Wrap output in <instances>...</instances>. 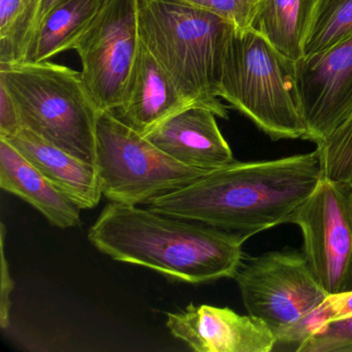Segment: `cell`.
<instances>
[{
	"mask_svg": "<svg viewBox=\"0 0 352 352\" xmlns=\"http://www.w3.org/2000/svg\"><path fill=\"white\" fill-rule=\"evenodd\" d=\"M63 1H65V0H40L38 13H36V19H34V28H32V36H30V38H32L34 30L38 28V24L42 22V20L44 19V18L46 17V16L48 15V14L50 13L55 7L60 5ZM28 43H30V41H28ZM26 48H28V47H26ZM24 54H25V53H24Z\"/></svg>",
	"mask_w": 352,
	"mask_h": 352,
	"instance_id": "25",
	"label": "cell"
},
{
	"mask_svg": "<svg viewBox=\"0 0 352 352\" xmlns=\"http://www.w3.org/2000/svg\"><path fill=\"white\" fill-rule=\"evenodd\" d=\"M193 106L197 104L181 91L142 42L124 102L113 114L146 138L168 119Z\"/></svg>",
	"mask_w": 352,
	"mask_h": 352,
	"instance_id": "12",
	"label": "cell"
},
{
	"mask_svg": "<svg viewBox=\"0 0 352 352\" xmlns=\"http://www.w3.org/2000/svg\"><path fill=\"white\" fill-rule=\"evenodd\" d=\"M0 187L36 208L57 228H76L81 223V208L61 192L7 140L1 138Z\"/></svg>",
	"mask_w": 352,
	"mask_h": 352,
	"instance_id": "15",
	"label": "cell"
},
{
	"mask_svg": "<svg viewBox=\"0 0 352 352\" xmlns=\"http://www.w3.org/2000/svg\"><path fill=\"white\" fill-rule=\"evenodd\" d=\"M322 175L329 180L347 182L352 177V115L316 146Z\"/></svg>",
	"mask_w": 352,
	"mask_h": 352,
	"instance_id": "19",
	"label": "cell"
},
{
	"mask_svg": "<svg viewBox=\"0 0 352 352\" xmlns=\"http://www.w3.org/2000/svg\"><path fill=\"white\" fill-rule=\"evenodd\" d=\"M352 36V0H317L304 44V57Z\"/></svg>",
	"mask_w": 352,
	"mask_h": 352,
	"instance_id": "18",
	"label": "cell"
},
{
	"mask_svg": "<svg viewBox=\"0 0 352 352\" xmlns=\"http://www.w3.org/2000/svg\"><path fill=\"white\" fill-rule=\"evenodd\" d=\"M38 5H40V0H24L23 16H22L21 22L18 28L17 34H16L11 63H17L23 59L28 41L32 36Z\"/></svg>",
	"mask_w": 352,
	"mask_h": 352,
	"instance_id": "22",
	"label": "cell"
},
{
	"mask_svg": "<svg viewBox=\"0 0 352 352\" xmlns=\"http://www.w3.org/2000/svg\"><path fill=\"white\" fill-rule=\"evenodd\" d=\"M104 0H65L55 7L34 30L22 61L42 63L74 50Z\"/></svg>",
	"mask_w": 352,
	"mask_h": 352,
	"instance_id": "17",
	"label": "cell"
},
{
	"mask_svg": "<svg viewBox=\"0 0 352 352\" xmlns=\"http://www.w3.org/2000/svg\"><path fill=\"white\" fill-rule=\"evenodd\" d=\"M346 183H348V185H349V186L351 187V189H352V177Z\"/></svg>",
	"mask_w": 352,
	"mask_h": 352,
	"instance_id": "26",
	"label": "cell"
},
{
	"mask_svg": "<svg viewBox=\"0 0 352 352\" xmlns=\"http://www.w3.org/2000/svg\"><path fill=\"white\" fill-rule=\"evenodd\" d=\"M166 316L170 333L195 351L270 352L277 345L265 321L230 308L190 304Z\"/></svg>",
	"mask_w": 352,
	"mask_h": 352,
	"instance_id": "11",
	"label": "cell"
},
{
	"mask_svg": "<svg viewBox=\"0 0 352 352\" xmlns=\"http://www.w3.org/2000/svg\"><path fill=\"white\" fill-rule=\"evenodd\" d=\"M22 129L17 107L5 86L0 84V138L9 139Z\"/></svg>",
	"mask_w": 352,
	"mask_h": 352,
	"instance_id": "23",
	"label": "cell"
},
{
	"mask_svg": "<svg viewBox=\"0 0 352 352\" xmlns=\"http://www.w3.org/2000/svg\"><path fill=\"white\" fill-rule=\"evenodd\" d=\"M234 279L247 312L269 325L277 345L296 344L300 325L329 296L296 250L244 255Z\"/></svg>",
	"mask_w": 352,
	"mask_h": 352,
	"instance_id": "7",
	"label": "cell"
},
{
	"mask_svg": "<svg viewBox=\"0 0 352 352\" xmlns=\"http://www.w3.org/2000/svg\"><path fill=\"white\" fill-rule=\"evenodd\" d=\"M216 117L209 109L190 107L168 119L146 138L177 162L212 172L234 162Z\"/></svg>",
	"mask_w": 352,
	"mask_h": 352,
	"instance_id": "13",
	"label": "cell"
},
{
	"mask_svg": "<svg viewBox=\"0 0 352 352\" xmlns=\"http://www.w3.org/2000/svg\"><path fill=\"white\" fill-rule=\"evenodd\" d=\"M317 150L261 162H236L155 197L146 208L247 238L287 223L322 179Z\"/></svg>",
	"mask_w": 352,
	"mask_h": 352,
	"instance_id": "1",
	"label": "cell"
},
{
	"mask_svg": "<svg viewBox=\"0 0 352 352\" xmlns=\"http://www.w3.org/2000/svg\"><path fill=\"white\" fill-rule=\"evenodd\" d=\"M307 133L319 145L352 115V36L296 63Z\"/></svg>",
	"mask_w": 352,
	"mask_h": 352,
	"instance_id": "10",
	"label": "cell"
},
{
	"mask_svg": "<svg viewBox=\"0 0 352 352\" xmlns=\"http://www.w3.org/2000/svg\"><path fill=\"white\" fill-rule=\"evenodd\" d=\"M141 43L139 0H104L74 48L100 112L113 113L124 102Z\"/></svg>",
	"mask_w": 352,
	"mask_h": 352,
	"instance_id": "8",
	"label": "cell"
},
{
	"mask_svg": "<svg viewBox=\"0 0 352 352\" xmlns=\"http://www.w3.org/2000/svg\"><path fill=\"white\" fill-rule=\"evenodd\" d=\"M5 140L78 207L92 209L100 203L102 193L94 164L72 155L28 129Z\"/></svg>",
	"mask_w": 352,
	"mask_h": 352,
	"instance_id": "14",
	"label": "cell"
},
{
	"mask_svg": "<svg viewBox=\"0 0 352 352\" xmlns=\"http://www.w3.org/2000/svg\"><path fill=\"white\" fill-rule=\"evenodd\" d=\"M189 5L211 12L239 30L250 28L251 21L261 0H183Z\"/></svg>",
	"mask_w": 352,
	"mask_h": 352,
	"instance_id": "21",
	"label": "cell"
},
{
	"mask_svg": "<svg viewBox=\"0 0 352 352\" xmlns=\"http://www.w3.org/2000/svg\"><path fill=\"white\" fill-rule=\"evenodd\" d=\"M139 28L142 42L181 91L228 119L218 86L234 24L183 0H139Z\"/></svg>",
	"mask_w": 352,
	"mask_h": 352,
	"instance_id": "3",
	"label": "cell"
},
{
	"mask_svg": "<svg viewBox=\"0 0 352 352\" xmlns=\"http://www.w3.org/2000/svg\"><path fill=\"white\" fill-rule=\"evenodd\" d=\"M347 352H352V346L347 350Z\"/></svg>",
	"mask_w": 352,
	"mask_h": 352,
	"instance_id": "27",
	"label": "cell"
},
{
	"mask_svg": "<svg viewBox=\"0 0 352 352\" xmlns=\"http://www.w3.org/2000/svg\"><path fill=\"white\" fill-rule=\"evenodd\" d=\"M0 84L13 98L23 129L94 164L100 111L81 72L49 60L0 63Z\"/></svg>",
	"mask_w": 352,
	"mask_h": 352,
	"instance_id": "5",
	"label": "cell"
},
{
	"mask_svg": "<svg viewBox=\"0 0 352 352\" xmlns=\"http://www.w3.org/2000/svg\"><path fill=\"white\" fill-rule=\"evenodd\" d=\"M1 281H0V325L1 329H7L10 327V310H11L12 290L14 288V282L10 275L9 263L6 258L5 240L6 228L1 224Z\"/></svg>",
	"mask_w": 352,
	"mask_h": 352,
	"instance_id": "24",
	"label": "cell"
},
{
	"mask_svg": "<svg viewBox=\"0 0 352 352\" xmlns=\"http://www.w3.org/2000/svg\"><path fill=\"white\" fill-rule=\"evenodd\" d=\"M317 0H261L250 30L275 50L296 63L304 57V44Z\"/></svg>",
	"mask_w": 352,
	"mask_h": 352,
	"instance_id": "16",
	"label": "cell"
},
{
	"mask_svg": "<svg viewBox=\"0 0 352 352\" xmlns=\"http://www.w3.org/2000/svg\"><path fill=\"white\" fill-rule=\"evenodd\" d=\"M352 346V316L325 323L296 348V352H347Z\"/></svg>",
	"mask_w": 352,
	"mask_h": 352,
	"instance_id": "20",
	"label": "cell"
},
{
	"mask_svg": "<svg viewBox=\"0 0 352 352\" xmlns=\"http://www.w3.org/2000/svg\"><path fill=\"white\" fill-rule=\"evenodd\" d=\"M287 223L300 228L302 254L329 294L352 292V189L322 177Z\"/></svg>",
	"mask_w": 352,
	"mask_h": 352,
	"instance_id": "9",
	"label": "cell"
},
{
	"mask_svg": "<svg viewBox=\"0 0 352 352\" xmlns=\"http://www.w3.org/2000/svg\"><path fill=\"white\" fill-rule=\"evenodd\" d=\"M218 98L250 119L273 141L304 140L306 135L296 63L250 28H234L228 40Z\"/></svg>",
	"mask_w": 352,
	"mask_h": 352,
	"instance_id": "4",
	"label": "cell"
},
{
	"mask_svg": "<svg viewBox=\"0 0 352 352\" xmlns=\"http://www.w3.org/2000/svg\"><path fill=\"white\" fill-rule=\"evenodd\" d=\"M94 166L102 195L131 206L146 205L209 173L177 162L111 112L98 115Z\"/></svg>",
	"mask_w": 352,
	"mask_h": 352,
	"instance_id": "6",
	"label": "cell"
},
{
	"mask_svg": "<svg viewBox=\"0 0 352 352\" xmlns=\"http://www.w3.org/2000/svg\"><path fill=\"white\" fill-rule=\"evenodd\" d=\"M98 250L175 281L208 283L234 278L247 236L124 204H109L89 228Z\"/></svg>",
	"mask_w": 352,
	"mask_h": 352,
	"instance_id": "2",
	"label": "cell"
}]
</instances>
